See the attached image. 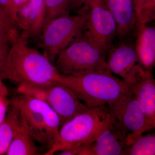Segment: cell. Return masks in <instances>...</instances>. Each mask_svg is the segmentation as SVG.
Masks as SVG:
<instances>
[{
    "label": "cell",
    "mask_w": 155,
    "mask_h": 155,
    "mask_svg": "<svg viewBox=\"0 0 155 155\" xmlns=\"http://www.w3.org/2000/svg\"><path fill=\"white\" fill-rule=\"evenodd\" d=\"M73 1V0H45L44 25L54 18L71 14Z\"/></svg>",
    "instance_id": "cell-19"
},
{
    "label": "cell",
    "mask_w": 155,
    "mask_h": 155,
    "mask_svg": "<svg viewBox=\"0 0 155 155\" xmlns=\"http://www.w3.org/2000/svg\"><path fill=\"white\" fill-rule=\"evenodd\" d=\"M45 18V0H29L17 11L14 26L28 40L40 36Z\"/></svg>",
    "instance_id": "cell-12"
},
{
    "label": "cell",
    "mask_w": 155,
    "mask_h": 155,
    "mask_svg": "<svg viewBox=\"0 0 155 155\" xmlns=\"http://www.w3.org/2000/svg\"><path fill=\"white\" fill-rule=\"evenodd\" d=\"M134 43L136 54L143 67L153 73L155 64V28L137 22Z\"/></svg>",
    "instance_id": "cell-14"
},
{
    "label": "cell",
    "mask_w": 155,
    "mask_h": 155,
    "mask_svg": "<svg viewBox=\"0 0 155 155\" xmlns=\"http://www.w3.org/2000/svg\"><path fill=\"white\" fill-rule=\"evenodd\" d=\"M2 78L0 76V94L8 97L9 94L8 90L2 81Z\"/></svg>",
    "instance_id": "cell-27"
},
{
    "label": "cell",
    "mask_w": 155,
    "mask_h": 155,
    "mask_svg": "<svg viewBox=\"0 0 155 155\" xmlns=\"http://www.w3.org/2000/svg\"><path fill=\"white\" fill-rule=\"evenodd\" d=\"M77 11L84 17L81 37L106 57L117 38L116 22L103 2L87 4Z\"/></svg>",
    "instance_id": "cell-5"
},
{
    "label": "cell",
    "mask_w": 155,
    "mask_h": 155,
    "mask_svg": "<svg viewBox=\"0 0 155 155\" xmlns=\"http://www.w3.org/2000/svg\"><path fill=\"white\" fill-rule=\"evenodd\" d=\"M83 14L62 15L51 19L44 26L40 35L43 54L53 64L60 53L82 35Z\"/></svg>",
    "instance_id": "cell-6"
},
{
    "label": "cell",
    "mask_w": 155,
    "mask_h": 155,
    "mask_svg": "<svg viewBox=\"0 0 155 155\" xmlns=\"http://www.w3.org/2000/svg\"><path fill=\"white\" fill-rule=\"evenodd\" d=\"M13 5L16 13L22 6L24 5L25 3H27L29 0H12Z\"/></svg>",
    "instance_id": "cell-26"
},
{
    "label": "cell",
    "mask_w": 155,
    "mask_h": 155,
    "mask_svg": "<svg viewBox=\"0 0 155 155\" xmlns=\"http://www.w3.org/2000/svg\"><path fill=\"white\" fill-rule=\"evenodd\" d=\"M119 41L113 44L106 56L108 70L129 85L153 73L147 72L139 61L131 40Z\"/></svg>",
    "instance_id": "cell-9"
},
{
    "label": "cell",
    "mask_w": 155,
    "mask_h": 155,
    "mask_svg": "<svg viewBox=\"0 0 155 155\" xmlns=\"http://www.w3.org/2000/svg\"><path fill=\"white\" fill-rule=\"evenodd\" d=\"M8 97L0 94V124L5 118L10 106V100Z\"/></svg>",
    "instance_id": "cell-23"
},
{
    "label": "cell",
    "mask_w": 155,
    "mask_h": 155,
    "mask_svg": "<svg viewBox=\"0 0 155 155\" xmlns=\"http://www.w3.org/2000/svg\"><path fill=\"white\" fill-rule=\"evenodd\" d=\"M155 154L154 133L146 132L139 136L128 145L126 150V155Z\"/></svg>",
    "instance_id": "cell-18"
},
{
    "label": "cell",
    "mask_w": 155,
    "mask_h": 155,
    "mask_svg": "<svg viewBox=\"0 0 155 155\" xmlns=\"http://www.w3.org/2000/svg\"><path fill=\"white\" fill-rule=\"evenodd\" d=\"M8 53V51L0 46V76L2 79H5Z\"/></svg>",
    "instance_id": "cell-22"
},
{
    "label": "cell",
    "mask_w": 155,
    "mask_h": 155,
    "mask_svg": "<svg viewBox=\"0 0 155 155\" xmlns=\"http://www.w3.org/2000/svg\"><path fill=\"white\" fill-rule=\"evenodd\" d=\"M5 79L18 85L41 88L62 83L63 75L43 53L31 47L18 31L11 35Z\"/></svg>",
    "instance_id": "cell-1"
},
{
    "label": "cell",
    "mask_w": 155,
    "mask_h": 155,
    "mask_svg": "<svg viewBox=\"0 0 155 155\" xmlns=\"http://www.w3.org/2000/svg\"><path fill=\"white\" fill-rule=\"evenodd\" d=\"M42 154L41 150L36 141L21 122L5 155Z\"/></svg>",
    "instance_id": "cell-16"
},
{
    "label": "cell",
    "mask_w": 155,
    "mask_h": 155,
    "mask_svg": "<svg viewBox=\"0 0 155 155\" xmlns=\"http://www.w3.org/2000/svg\"><path fill=\"white\" fill-rule=\"evenodd\" d=\"M17 91L48 104L59 116L61 125L78 114L90 109L71 89L62 84L41 88L19 85Z\"/></svg>",
    "instance_id": "cell-8"
},
{
    "label": "cell",
    "mask_w": 155,
    "mask_h": 155,
    "mask_svg": "<svg viewBox=\"0 0 155 155\" xmlns=\"http://www.w3.org/2000/svg\"><path fill=\"white\" fill-rule=\"evenodd\" d=\"M115 120L127 132V144L153 129L142 107L131 91L112 104L107 106Z\"/></svg>",
    "instance_id": "cell-10"
},
{
    "label": "cell",
    "mask_w": 155,
    "mask_h": 155,
    "mask_svg": "<svg viewBox=\"0 0 155 155\" xmlns=\"http://www.w3.org/2000/svg\"><path fill=\"white\" fill-rule=\"evenodd\" d=\"M0 24L10 33L17 29V28H15V26L12 24L10 19L6 16V14L4 13L1 8H0Z\"/></svg>",
    "instance_id": "cell-24"
},
{
    "label": "cell",
    "mask_w": 155,
    "mask_h": 155,
    "mask_svg": "<svg viewBox=\"0 0 155 155\" xmlns=\"http://www.w3.org/2000/svg\"><path fill=\"white\" fill-rule=\"evenodd\" d=\"M130 91L141 105L148 122L155 127V81L153 74L132 85Z\"/></svg>",
    "instance_id": "cell-15"
},
{
    "label": "cell",
    "mask_w": 155,
    "mask_h": 155,
    "mask_svg": "<svg viewBox=\"0 0 155 155\" xmlns=\"http://www.w3.org/2000/svg\"><path fill=\"white\" fill-rule=\"evenodd\" d=\"M114 120L107 106L84 111L61 125L54 144L43 155H54L63 150L88 144Z\"/></svg>",
    "instance_id": "cell-3"
},
{
    "label": "cell",
    "mask_w": 155,
    "mask_h": 155,
    "mask_svg": "<svg viewBox=\"0 0 155 155\" xmlns=\"http://www.w3.org/2000/svg\"><path fill=\"white\" fill-rule=\"evenodd\" d=\"M11 43V34L0 24V46L9 51Z\"/></svg>",
    "instance_id": "cell-21"
},
{
    "label": "cell",
    "mask_w": 155,
    "mask_h": 155,
    "mask_svg": "<svg viewBox=\"0 0 155 155\" xmlns=\"http://www.w3.org/2000/svg\"><path fill=\"white\" fill-rule=\"evenodd\" d=\"M113 17L119 41L131 40L137 23L133 0H103Z\"/></svg>",
    "instance_id": "cell-13"
},
{
    "label": "cell",
    "mask_w": 155,
    "mask_h": 155,
    "mask_svg": "<svg viewBox=\"0 0 155 155\" xmlns=\"http://www.w3.org/2000/svg\"><path fill=\"white\" fill-rule=\"evenodd\" d=\"M20 123L18 108L10 101L5 118L0 124V155H6Z\"/></svg>",
    "instance_id": "cell-17"
},
{
    "label": "cell",
    "mask_w": 155,
    "mask_h": 155,
    "mask_svg": "<svg viewBox=\"0 0 155 155\" xmlns=\"http://www.w3.org/2000/svg\"><path fill=\"white\" fill-rule=\"evenodd\" d=\"M54 64L66 76L109 70L106 57L81 36L59 54Z\"/></svg>",
    "instance_id": "cell-7"
},
{
    "label": "cell",
    "mask_w": 155,
    "mask_h": 155,
    "mask_svg": "<svg viewBox=\"0 0 155 155\" xmlns=\"http://www.w3.org/2000/svg\"><path fill=\"white\" fill-rule=\"evenodd\" d=\"M134 3V7H135V4L136 3V0H133Z\"/></svg>",
    "instance_id": "cell-29"
},
{
    "label": "cell",
    "mask_w": 155,
    "mask_h": 155,
    "mask_svg": "<svg viewBox=\"0 0 155 155\" xmlns=\"http://www.w3.org/2000/svg\"><path fill=\"white\" fill-rule=\"evenodd\" d=\"M62 84L90 109L112 104L130 92L128 84L109 70L63 75Z\"/></svg>",
    "instance_id": "cell-2"
},
{
    "label": "cell",
    "mask_w": 155,
    "mask_h": 155,
    "mask_svg": "<svg viewBox=\"0 0 155 155\" xmlns=\"http://www.w3.org/2000/svg\"><path fill=\"white\" fill-rule=\"evenodd\" d=\"M10 100L19 110L20 121L37 143L49 149L58 137L61 120L54 111L43 101L19 94Z\"/></svg>",
    "instance_id": "cell-4"
},
{
    "label": "cell",
    "mask_w": 155,
    "mask_h": 155,
    "mask_svg": "<svg viewBox=\"0 0 155 155\" xmlns=\"http://www.w3.org/2000/svg\"><path fill=\"white\" fill-rule=\"evenodd\" d=\"M103 2V0H73L72 5V11H77L81 6L91 3Z\"/></svg>",
    "instance_id": "cell-25"
},
{
    "label": "cell",
    "mask_w": 155,
    "mask_h": 155,
    "mask_svg": "<svg viewBox=\"0 0 155 155\" xmlns=\"http://www.w3.org/2000/svg\"><path fill=\"white\" fill-rule=\"evenodd\" d=\"M127 132L116 120L81 147L78 155H126Z\"/></svg>",
    "instance_id": "cell-11"
},
{
    "label": "cell",
    "mask_w": 155,
    "mask_h": 155,
    "mask_svg": "<svg viewBox=\"0 0 155 155\" xmlns=\"http://www.w3.org/2000/svg\"><path fill=\"white\" fill-rule=\"evenodd\" d=\"M148 0H136L135 4V12L141 8L142 6Z\"/></svg>",
    "instance_id": "cell-28"
},
{
    "label": "cell",
    "mask_w": 155,
    "mask_h": 155,
    "mask_svg": "<svg viewBox=\"0 0 155 155\" xmlns=\"http://www.w3.org/2000/svg\"><path fill=\"white\" fill-rule=\"evenodd\" d=\"M0 8L10 19L12 24L14 26L17 13L14 8L13 1L0 0Z\"/></svg>",
    "instance_id": "cell-20"
}]
</instances>
